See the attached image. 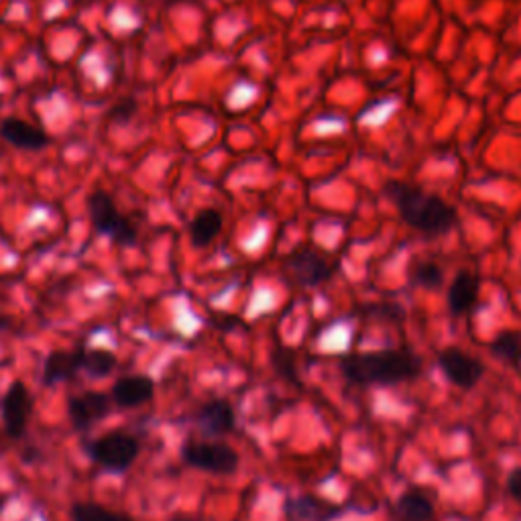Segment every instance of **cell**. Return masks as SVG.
Listing matches in <instances>:
<instances>
[{"label":"cell","instance_id":"18","mask_svg":"<svg viewBox=\"0 0 521 521\" xmlns=\"http://www.w3.org/2000/svg\"><path fill=\"white\" fill-rule=\"evenodd\" d=\"M74 521H135L123 511H112L98 503H74L70 509Z\"/></svg>","mask_w":521,"mask_h":521},{"label":"cell","instance_id":"10","mask_svg":"<svg viewBox=\"0 0 521 521\" xmlns=\"http://www.w3.org/2000/svg\"><path fill=\"white\" fill-rule=\"evenodd\" d=\"M342 507L314 495H294L283 501L285 521H334Z\"/></svg>","mask_w":521,"mask_h":521},{"label":"cell","instance_id":"9","mask_svg":"<svg viewBox=\"0 0 521 521\" xmlns=\"http://www.w3.org/2000/svg\"><path fill=\"white\" fill-rule=\"evenodd\" d=\"M438 365L444 371V375L460 389H473L477 381L483 377V365L467 353L454 349V346L440 353Z\"/></svg>","mask_w":521,"mask_h":521},{"label":"cell","instance_id":"5","mask_svg":"<svg viewBox=\"0 0 521 521\" xmlns=\"http://www.w3.org/2000/svg\"><path fill=\"white\" fill-rule=\"evenodd\" d=\"M182 458L188 467L212 475H233L239 469V454L222 442L188 440L182 446Z\"/></svg>","mask_w":521,"mask_h":521},{"label":"cell","instance_id":"19","mask_svg":"<svg viewBox=\"0 0 521 521\" xmlns=\"http://www.w3.org/2000/svg\"><path fill=\"white\" fill-rule=\"evenodd\" d=\"M117 367V357L104 349H82V371L94 379L108 377Z\"/></svg>","mask_w":521,"mask_h":521},{"label":"cell","instance_id":"7","mask_svg":"<svg viewBox=\"0 0 521 521\" xmlns=\"http://www.w3.org/2000/svg\"><path fill=\"white\" fill-rule=\"evenodd\" d=\"M33 397L23 381H13L3 397V424L11 438H21L29 424Z\"/></svg>","mask_w":521,"mask_h":521},{"label":"cell","instance_id":"12","mask_svg":"<svg viewBox=\"0 0 521 521\" xmlns=\"http://www.w3.org/2000/svg\"><path fill=\"white\" fill-rule=\"evenodd\" d=\"M0 139L25 151H41L49 145V137L41 127L21 119H7L0 123Z\"/></svg>","mask_w":521,"mask_h":521},{"label":"cell","instance_id":"21","mask_svg":"<svg viewBox=\"0 0 521 521\" xmlns=\"http://www.w3.org/2000/svg\"><path fill=\"white\" fill-rule=\"evenodd\" d=\"M271 365L285 381L298 383L296 357H294L292 349H285V346H277V349L271 353Z\"/></svg>","mask_w":521,"mask_h":521},{"label":"cell","instance_id":"16","mask_svg":"<svg viewBox=\"0 0 521 521\" xmlns=\"http://www.w3.org/2000/svg\"><path fill=\"white\" fill-rule=\"evenodd\" d=\"M222 230V216L218 210L214 208H206L202 212H198L194 216V220L190 222V239H192V245L202 249V247H208Z\"/></svg>","mask_w":521,"mask_h":521},{"label":"cell","instance_id":"2","mask_svg":"<svg viewBox=\"0 0 521 521\" xmlns=\"http://www.w3.org/2000/svg\"><path fill=\"white\" fill-rule=\"evenodd\" d=\"M340 369L355 385H393L420 375L422 361L410 351H379L346 357Z\"/></svg>","mask_w":521,"mask_h":521},{"label":"cell","instance_id":"4","mask_svg":"<svg viewBox=\"0 0 521 521\" xmlns=\"http://www.w3.org/2000/svg\"><path fill=\"white\" fill-rule=\"evenodd\" d=\"M141 450V444L135 436L125 432H110L88 446L90 458L98 467L110 473H125L133 467Z\"/></svg>","mask_w":521,"mask_h":521},{"label":"cell","instance_id":"6","mask_svg":"<svg viewBox=\"0 0 521 521\" xmlns=\"http://www.w3.org/2000/svg\"><path fill=\"white\" fill-rule=\"evenodd\" d=\"M285 271L302 287H316L326 283L334 269L332 265L312 249H298L285 259Z\"/></svg>","mask_w":521,"mask_h":521},{"label":"cell","instance_id":"24","mask_svg":"<svg viewBox=\"0 0 521 521\" xmlns=\"http://www.w3.org/2000/svg\"><path fill=\"white\" fill-rule=\"evenodd\" d=\"M507 491H509V495H511L515 501L521 503V469H517V471H513V473L509 475Z\"/></svg>","mask_w":521,"mask_h":521},{"label":"cell","instance_id":"3","mask_svg":"<svg viewBox=\"0 0 521 521\" xmlns=\"http://www.w3.org/2000/svg\"><path fill=\"white\" fill-rule=\"evenodd\" d=\"M88 214L98 235L110 237L121 247H133L137 243V226L119 212L108 192L94 190L88 196Z\"/></svg>","mask_w":521,"mask_h":521},{"label":"cell","instance_id":"25","mask_svg":"<svg viewBox=\"0 0 521 521\" xmlns=\"http://www.w3.org/2000/svg\"><path fill=\"white\" fill-rule=\"evenodd\" d=\"M169 521H204V519L194 517V515H186V513H176Z\"/></svg>","mask_w":521,"mask_h":521},{"label":"cell","instance_id":"23","mask_svg":"<svg viewBox=\"0 0 521 521\" xmlns=\"http://www.w3.org/2000/svg\"><path fill=\"white\" fill-rule=\"evenodd\" d=\"M442 269L436 263H418L412 271V283L420 287H438L442 283Z\"/></svg>","mask_w":521,"mask_h":521},{"label":"cell","instance_id":"14","mask_svg":"<svg viewBox=\"0 0 521 521\" xmlns=\"http://www.w3.org/2000/svg\"><path fill=\"white\" fill-rule=\"evenodd\" d=\"M82 371V346L74 353L68 351H53L43 365L41 381L45 387H53L62 381L74 379L76 373Z\"/></svg>","mask_w":521,"mask_h":521},{"label":"cell","instance_id":"11","mask_svg":"<svg viewBox=\"0 0 521 521\" xmlns=\"http://www.w3.org/2000/svg\"><path fill=\"white\" fill-rule=\"evenodd\" d=\"M155 395V383L147 375H127L112 385L110 401L119 408H139Z\"/></svg>","mask_w":521,"mask_h":521},{"label":"cell","instance_id":"17","mask_svg":"<svg viewBox=\"0 0 521 521\" xmlns=\"http://www.w3.org/2000/svg\"><path fill=\"white\" fill-rule=\"evenodd\" d=\"M397 513L403 521H430L434 517V505L420 491H405L397 501Z\"/></svg>","mask_w":521,"mask_h":521},{"label":"cell","instance_id":"8","mask_svg":"<svg viewBox=\"0 0 521 521\" xmlns=\"http://www.w3.org/2000/svg\"><path fill=\"white\" fill-rule=\"evenodd\" d=\"M110 414V399L100 391H84L70 397L68 416L78 432L90 430L96 422L104 420Z\"/></svg>","mask_w":521,"mask_h":521},{"label":"cell","instance_id":"22","mask_svg":"<svg viewBox=\"0 0 521 521\" xmlns=\"http://www.w3.org/2000/svg\"><path fill=\"white\" fill-rule=\"evenodd\" d=\"M137 112H139V102H137V98L127 96V98H123L121 102H117V104H114V106L110 108L108 119H110L114 125H129V123L137 117Z\"/></svg>","mask_w":521,"mask_h":521},{"label":"cell","instance_id":"15","mask_svg":"<svg viewBox=\"0 0 521 521\" xmlns=\"http://www.w3.org/2000/svg\"><path fill=\"white\" fill-rule=\"evenodd\" d=\"M477 294H479V279L475 273L462 269L456 273L450 289H448V308L454 316L469 312L475 302H477Z\"/></svg>","mask_w":521,"mask_h":521},{"label":"cell","instance_id":"1","mask_svg":"<svg viewBox=\"0 0 521 521\" xmlns=\"http://www.w3.org/2000/svg\"><path fill=\"white\" fill-rule=\"evenodd\" d=\"M385 196L399 210L401 220L424 235H444L456 224V210L440 196L405 182H387Z\"/></svg>","mask_w":521,"mask_h":521},{"label":"cell","instance_id":"13","mask_svg":"<svg viewBox=\"0 0 521 521\" xmlns=\"http://www.w3.org/2000/svg\"><path fill=\"white\" fill-rule=\"evenodd\" d=\"M198 426L210 436H224L235 428V410L224 399H212L198 410Z\"/></svg>","mask_w":521,"mask_h":521},{"label":"cell","instance_id":"20","mask_svg":"<svg viewBox=\"0 0 521 521\" xmlns=\"http://www.w3.org/2000/svg\"><path fill=\"white\" fill-rule=\"evenodd\" d=\"M491 353L495 357H499L501 361L519 367L521 365V340L515 332H503L499 334L493 344H491Z\"/></svg>","mask_w":521,"mask_h":521}]
</instances>
